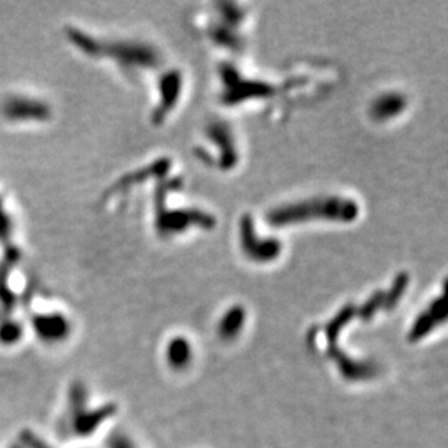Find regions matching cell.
<instances>
[{"mask_svg":"<svg viewBox=\"0 0 448 448\" xmlns=\"http://www.w3.org/2000/svg\"><path fill=\"white\" fill-rule=\"evenodd\" d=\"M357 216L358 205L356 202L340 197H323L276 208L267 215V219L273 227H284L292 225V223L307 222L314 218L351 222Z\"/></svg>","mask_w":448,"mask_h":448,"instance_id":"6da1fadb","label":"cell"},{"mask_svg":"<svg viewBox=\"0 0 448 448\" xmlns=\"http://www.w3.org/2000/svg\"><path fill=\"white\" fill-rule=\"evenodd\" d=\"M220 76L223 81L222 102L227 106H232L238 102L255 99V97H270L276 94V88L264 83V81L244 80L232 66L223 64L220 67Z\"/></svg>","mask_w":448,"mask_h":448,"instance_id":"7a4b0ae2","label":"cell"},{"mask_svg":"<svg viewBox=\"0 0 448 448\" xmlns=\"http://www.w3.org/2000/svg\"><path fill=\"white\" fill-rule=\"evenodd\" d=\"M241 246L244 253L248 255V258L266 262L274 260L280 251L281 244L277 239H258L255 237L254 222L250 215H244L241 219Z\"/></svg>","mask_w":448,"mask_h":448,"instance_id":"3957f363","label":"cell"},{"mask_svg":"<svg viewBox=\"0 0 448 448\" xmlns=\"http://www.w3.org/2000/svg\"><path fill=\"white\" fill-rule=\"evenodd\" d=\"M190 225H197L202 228L211 230L215 227V219L202 211H174V212H164L160 211L157 218V228L161 234H172L176 231H183Z\"/></svg>","mask_w":448,"mask_h":448,"instance_id":"277c9868","label":"cell"},{"mask_svg":"<svg viewBox=\"0 0 448 448\" xmlns=\"http://www.w3.org/2000/svg\"><path fill=\"white\" fill-rule=\"evenodd\" d=\"M208 135L211 136V139L219 146L220 148V158H219V167L227 170V169H232L237 164V153L234 148V141H232V135L230 131V127H227L225 124H219V122H215V124L209 125L208 128Z\"/></svg>","mask_w":448,"mask_h":448,"instance_id":"5b68a950","label":"cell"},{"mask_svg":"<svg viewBox=\"0 0 448 448\" xmlns=\"http://www.w3.org/2000/svg\"><path fill=\"white\" fill-rule=\"evenodd\" d=\"M181 88V77L177 71H170L166 74L161 80V92H162V100L160 108L154 113V120L161 122L176 105V102L178 99Z\"/></svg>","mask_w":448,"mask_h":448,"instance_id":"8992f818","label":"cell"},{"mask_svg":"<svg viewBox=\"0 0 448 448\" xmlns=\"http://www.w3.org/2000/svg\"><path fill=\"white\" fill-rule=\"evenodd\" d=\"M406 108V99L399 93H386L377 97L372 105V116L376 120H388L398 116Z\"/></svg>","mask_w":448,"mask_h":448,"instance_id":"52a82bcc","label":"cell"},{"mask_svg":"<svg viewBox=\"0 0 448 448\" xmlns=\"http://www.w3.org/2000/svg\"><path fill=\"white\" fill-rule=\"evenodd\" d=\"M445 312H447V309H445L444 299L440 298L438 300H434L431 308L426 312H424L418 318L416 323L414 325L412 332H411V340L421 338L424 334L430 332L435 323L445 321Z\"/></svg>","mask_w":448,"mask_h":448,"instance_id":"ba28073f","label":"cell"},{"mask_svg":"<svg viewBox=\"0 0 448 448\" xmlns=\"http://www.w3.org/2000/svg\"><path fill=\"white\" fill-rule=\"evenodd\" d=\"M242 322H244V309L239 307L232 308L230 312H227L225 318L222 319L220 322V335L223 338H234L239 330L242 328Z\"/></svg>","mask_w":448,"mask_h":448,"instance_id":"9c48e42d","label":"cell"},{"mask_svg":"<svg viewBox=\"0 0 448 448\" xmlns=\"http://www.w3.org/2000/svg\"><path fill=\"white\" fill-rule=\"evenodd\" d=\"M190 357V349L185 340H174L169 345V360L172 364L181 368L189 361Z\"/></svg>","mask_w":448,"mask_h":448,"instance_id":"30bf717a","label":"cell"}]
</instances>
